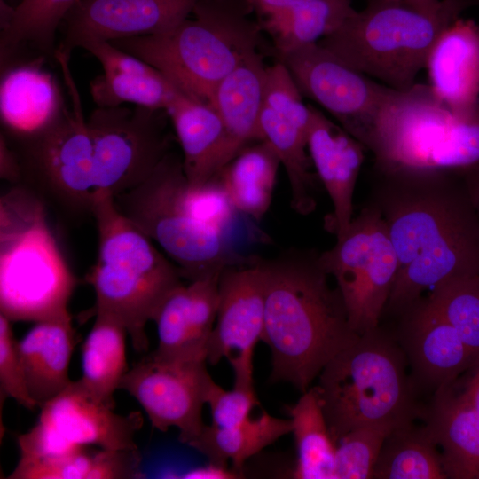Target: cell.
Wrapping results in <instances>:
<instances>
[{
  "instance_id": "10",
  "label": "cell",
  "mask_w": 479,
  "mask_h": 479,
  "mask_svg": "<svg viewBox=\"0 0 479 479\" xmlns=\"http://www.w3.org/2000/svg\"><path fill=\"white\" fill-rule=\"evenodd\" d=\"M69 58L59 51L55 54L70 106L67 105L53 122L36 133L12 137L20 145L19 150L12 149L21 165L22 184L26 180L25 185L30 188L33 185L32 190L38 188L67 211L92 216L96 192L93 145L78 89L69 69Z\"/></svg>"
},
{
  "instance_id": "2",
  "label": "cell",
  "mask_w": 479,
  "mask_h": 479,
  "mask_svg": "<svg viewBox=\"0 0 479 479\" xmlns=\"http://www.w3.org/2000/svg\"><path fill=\"white\" fill-rule=\"evenodd\" d=\"M264 326L261 341L271 352L270 380L302 392L325 365L359 335L351 329L344 302L331 287L318 253L292 250L263 260Z\"/></svg>"
},
{
  "instance_id": "4",
  "label": "cell",
  "mask_w": 479,
  "mask_h": 479,
  "mask_svg": "<svg viewBox=\"0 0 479 479\" xmlns=\"http://www.w3.org/2000/svg\"><path fill=\"white\" fill-rule=\"evenodd\" d=\"M248 0H199L164 33L109 42L153 66L189 96L210 105L218 84L258 51L261 26Z\"/></svg>"
},
{
  "instance_id": "22",
  "label": "cell",
  "mask_w": 479,
  "mask_h": 479,
  "mask_svg": "<svg viewBox=\"0 0 479 479\" xmlns=\"http://www.w3.org/2000/svg\"><path fill=\"white\" fill-rule=\"evenodd\" d=\"M266 67L257 51L230 73L213 94L210 105L217 111L224 130L218 172L247 143L261 140L260 117L263 108Z\"/></svg>"
},
{
  "instance_id": "28",
  "label": "cell",
  "mask_w": 479,
  "mask_h": 479,
  "mask_svg": "<svg viewBox=\"0 0 479 479\" xmlns=\"http://www.w3.org/2000/svg\"><path fill=\"white\" fill-rule=\"evenodd\" d=\"M82 349L78 380L95 399L114 407V393L128 372L124 325L112 315L96 313Z\"/></svg>"
},
{
  "instance_id": "23",
  "label": "cell",
  "mask_w": 479,
  "mask_h": 479,
  "mask_svg": "<svg viewBox=\"0 0 479 479\" xmlns=\"http://www.w3.org/2000/svg\"><path fill=\"white\" fill-rule=\"evenodd\" d=\"M404 314L410 355L417 373L439 389L450 386L474 358L459 335L426 299L420 298Z\"/></svg>"
},
{
  "instance_id": "40",
  "label": "cell",
  "mask_w": 479,
  "mask_h": 479,
  "mask_svg": "<svg viewBox=\"0 0 479 479\" xmlns=\"http://www.w3.org/2000/svg\"><path fill=\"white\" fill-rule=\"evenodd\" d=\"M92 454L86 448L69 455L19 459L9 479H86Z\"/></svg>"
},
{
  "instance_id": "21",
  "label": "cell",
  "mask_w": 479,
  "mask_h": 479,
  "mask_svg": "<svg viewBox=\"0 0 479 479\" xmlns=\"http://www.w3.org/2000/svg\"><path fill=\"white\" fill-rule=\"evenodd\" d=\"M43 57L4 67L0 84V114L12 137L36 133L67 106L60 87L45 67ZM4 68V67H2Z\"/></svg>"
},
{
  "instance_id": "6",
  "label": "cell",
  "mask_w": 479,
  "mask_h": 479,
  "mask_svg": "<svg viewBox=\"0 0 479 479\" xmlns=\"http://www.w3.org/2000/svg\"><path fill=\"white\" fill-rule=\"evenodd\" d=\"M75 286L43 199L15 185L0 199V313L12 322L54 317L68 310Z\"/></svg>"
},
{
  "instance_id": "45",
  "label": "cell",
  "mask_w": 479,
  "mask_h": 479,
  "mask_svg": "<svg viewBox=\"0 0 479 479\" xmlns=\"http://www.w3.org/2000/svg\"><path fill=\"white\" fill-rule=\"evenodd\" d=\"M238 475V473L230 471L227 467L209 462L208 466L194 468L180 477L188 479H231L237 478Z\"/></svg>"
},
{
  "instance_id": "38",
  "label": "cell",
  "mask_w": 479,
  "mask_h": 479,
  "mask_svg": "<svg viewBox=\"0 0 479 479\" xmlns=\"http://www.w3.org/2000/svg\"><path fill=\"white\" fill-rule=\"evenodd\" d=\"M294 76L286 64L279 60L266 67L263 85V105L287 121L309 131L311 106L302 100Z\"/></svg>"
},
{
  "instance_id": "35",
  "label": "cell",
  "mask_w": 479,
  "mask_h": 479,
  "mask_svg": "<svg viewBox=\"0 0 479 479\" xmlns=\"http://www.w3.org/2000/svg\"><path fill=\"white\" fill-rule=\"evenodd\" d=\"M178 87L158 69L150 73L104 71L90 82L97 106L111 107L129 103L166 110Z\"/></svg>"
},
{
  "instance_id": "43",
  "label": "cell",
  "mask_w": 479,
  "mask_h": 479,
  "mask_svg": "<svg viewBox=\"0 0 479 479\" xmlns=\"http://www.w3.org/2000/svg\"><path fill=\"white\" fill-rule=\"evenodd\" d=\"M21 459L59 457L76 452L86 446H76L63 439L48 424L38 420L17 438Z\"/></svg>"
},
{
  "instance_id": "27",
  "label": "cell",
  "mask_w": 479,
  "mask_h": 479,
  "mask_svg": "<svg viewBox=\"0 0 479 479\" xmlns=\"http://www.w3.org/2000/svg\"><path fill=\"white\" fill-rule=\"evenodd\" d=\"M427 429L448 478L479 479V412L450 386L439 389Z\"/></svg>"
},
{
  "instance_id": "19",
  "label": "cell",
  "mask_w": 479,
  "mask_h": 479,
  "mask_svg": "<svg viewBox=\"0 0 479 479\" xmlns=\"http://www.w3.org/2000/svg\"><path fill=\"white\" fill-rule=\"evenodd\" d=\"M365 151L358 140L311 106L308 152L332 202L333 212L326 225L336 237L347 230L354 217L355 187Z\"/></svg>"
},
{
  "instance_id": "47",
  "label": "cell",
  "mask_w": 479,
  "mask_h": 479,
  "mask_svg": "<svg viewBox=\"0 0 479 479\" xmlns=\"http://www.w3.org/2000/svg\"><path fill=\"white\" fill-rule=\"evenodd\" d=\"M463 173L479 216V167L465 170Z\"/></svg>"
},
{
  "instance_id": "36",
  "label": "cell",
  "mask_w": 479,
  "mask_h": 479,
  "mask_svg": "<svg viewBox=\"0 0 479 479\" xmlns=\"http://www.w3.org/2000/svg\"><path fill=\"white\" fill-rule=\"evenodd\" d=\"M426 300L458 332L475 365L479 361V274L444 281L433 287Z\"/></svg>"
},
{
  "instance_id": "46",
  "label": "cell",
  "mask_w": 479,
  "mask_h": 479,
  "mask_svg": "<svg viewBox=\"0 0 479 479\" xmlns=\"http://www.w3.org/2000/svg\"><path fill=\"white\" fill-rule=\"evenodd\" d=\"M474 371L459 394L479 412V361L472 367Z\"/></svg>"
},
{
  "instance_id": "16",
  "label": "cell",
  "mask_w": 479,
  "mask_h": 479,
  "mask_svg": "<svg viewBox=\"0 0 479 479\" xmlns=\"http://www.w3.org/2000/svg\"><path fill=\"white\" fill-rule=\"evenodd\" d=\"M199 0H77L65 16L56 51L71 55L91 42L164 33L187 18Z\"/></svg>"
},
{
  "instance_id": "8",
  "label": "cell",
  "mask_w": 479,
  "mask_h": 479,
  "mask_svg": "<svg viewBox=\"0 0 479 479\" xmlns=\"http://www.w3.org/2000/svg\"><path fill=\"white\" fill-rule=\"evenodd\" d=\"M367 151L373 168L465 171L479 167V113L452 111L428 85L394 90Z\"/></svg>"
},
{
  "instance_id": "15",
  "label": "cell",
  "mask_w": 479,
  "mask_h": 479,
  "mask_svg": "<svg viewBox=\"0 0 479 479\" xmlns=\"http://www.w3.org/2000/svg\"><path fill=\"white\" fill-rule=\"evenodd\" d=\"M265 275L263 260L225 268L219 279L216 323L207 345V362L225 357L234 387L254 389V350L264 326Z\"/></svg>"
},
{
  "instance_id": "37",
  "label": "cell",
  "mask_w": 479,
  "mask_h": 479,
  "mask_svg": "<svg viewBox=\"0 0 479 479\" xmlns=\"http://www.w3.org/2000/svg\"><path fill=\"white\" fill-rule=\"evenodd\" d=\"M395 427L385 423L365 425L340 438L336 443L334 479L373 478L384 441Z\"/></svg>"
},
{
  "instance_id": "34",
  "label": "cell",
  "mask_w": 479,
  "mask_h": 479,
  "mask_svg": "<svg viewBox=\"0 0 479 479\" xmlns=\"http://www.w3.org/2000/svg\"><path fill=\"white\" fill-rule=\"evenodd\" d=\"M436 446L426 427L414 428L411 420L395 427L384 441L373 478H448Z\"/></svg>"
},
{
  "instance_id": "31",
  "label": "cell",
  "mask_w": 479,
  "mask_h": 479,
  "mask_svg": "<svg viewBox=\"0 0 479 479\" xmlns=\"http://www.w3.org/2000/svg\"><path fill=\"white\" fill-rule=\"evenodd\" d=\"M308 132L263 105L260 117L261 140L279 157L289 181L291 207L302 216L316 208L318 181L308 152Z\"/></svg>"
},
{
  "instance_id": "20",
  "label": "cell",
  "mask_w": 479,
  "mask_h": 479,
  "mask_svg": "<svg viewBox=\"0 0 479 479\" xmlns=\"http://www.w3.org/2000/svg\"><path fill=\"white\" fill-rule=\"evenodd\" d=\"M428 84L452 111L479 113V24L462 17L438 37L427 59Z\"/></svg>"
},
{
  "instance_id": "41",
  "label": "cell",
  "mask_w": 479,
  "mask_h": 479,
  "mask_svg": "<svg viewBox=\"0 0 479 479\" xmlns=\"http://www.w3.org/2000/svg\"><path fill=\"white\" fill-rule=\"evenodd\" d=\"M212 423L218 428H230L246 420L259 403L254 389L235 388L225 390L215 381L207 398Z\"/></svg>"
},
{
  "instance_id": "32",
  "label": "cell",
  "mask_w": 479,
  "mask_h": 479,
  "mask_svg": "<svg viewBox=\"0 0 479 479\" xmlns=\"http://www.w3.org/2000/svg\"><path fill=\"white\" fill-rule=\"evenodd\" d=\"M289 433H292L290 419L277 418L263 412L257 418L248 417L230 428L205 425L187 445L211 463L227 467L232 461L235 470H241L248 458Z\"/></svg>"
},
{
  "instance_id": "24",
  "label": "cell",
  "mask_w": 479,
  "mask_h": 479,
  "mask_svg": "<svg viewBox=\"0 0 479 479\" xmlns=\"http://www.w3.org/2000/svg\"><path fill=\"white\" fill-rule=\"evenodd\" d=\"M75 343V334L68 310L35 322L17 341L27 387L38 407L72 381L68 371Z\"/></svg>"
},
{
  "instance_id": "25",
  "label": "cell",
  "mask_w": 479,
  "mask_h": 479,
  "mask_svg": "<svg viewBox=\"0 0 479 479\" xmlns=\"http://www.w3.org/2000/svg\"><path fill=\"white\" fill-rule=\"evenodd\" d=\"M263 18L279 55L316 43L355 11L351 0H248Z\"/></svg>"
},
{
  "instance_id": "7",
  "label": "cell",
  "mask_w": 479,
  "mask_h": 479,
  "mask_svg": "<svg viewBox=\"0 0 479 479\" xmlns=\"http://www.w3.org/2000/svg\"><path fill=\"white\" fill-rule=\"evenodd\" d=\"M318 376L314 388L335 444L361 426L410 421L403 357L378 328L338 352Z\"/></svg>"
},
{
  "instance_id": "5",
  "label": "cell",
  "mask_w": 479,
  "mask_h": 479,
  "mask_svg": "<svg viewBox=\"0 0 479 479\" xmlns=\"http://www.w3.org/2000/svg\"><path fill=\"white\" fill-rule=\"evenodd\" d=\"M98 244L88 282L95 292L90 316L106 313L126 327L137 352L149 346L145 326L168 294L182 283L179 268L116 208L114 197L97 191L92 204Z\"/></svg>"
},
{
  "instance_id": "30",
  "label": "cell",
  "mask_w": 479,
  "mask_h": 479,
  "mask_svg": "<svg viewBox=\"0 0 479 479\" xmlns=\"http://www.w3.org/2000/svg\"><path fill=\"white\" fill-rule=\"evenodd\" d=\"M280 161L264 141L244 148L216 177L236 211L260 220L268 211Z\"/></svg>"
},
{
  "instance_id": "42",
  "label": "cell",
  "mask_w": 479,
  "mask_h": 479,
  "mask_svg": "<svg viewBox=\"0 0 479 479\" xmlns=\"http://www.w3.org/2000/svg\"><path fill=\"white\" fill-rule=\"evenodd\" d=\"M137 448L101 449L92 454L86 479H134L144 477Z\"/></svg>"
},
{
  "instance_id": "29",
  "label": "cell",
  "mask_w": 479,
  "mask_h": 479,
  "mask_svg": "<svg viewBox=\"0 0 479 479\" xmlns=\"http://www.w3.org/2000/svg\"><path fill=\"white\" fill-rule=\"evenodd\" d=\"M77 0H21L11 8L1 2V64L12 61L26 47L54 59L60 25Z\"/></svg>"
},
{
  "instance_id": "11",
  "label": "cell",
  "mask_w": 479,
  "mask_h": 479,
  "mask_svg": "<svg viewBox=\"0 0 479 479\" xmlns=\"http://www.w3.org/2000/svg\"><path fill=\"white\" fill-rule=\"evenodd\" d=\"M318 261L336 281L353 332L360 336L377 329L398 272L381 212L365 205L335 244L318 253Z\"/></svg>"
},
{
  "instance_id": "44",
  "label": "cell",
  "mask_w": 479,
  "mask_h": 479,
  "mask_svg": "<svg viewBox=\"0 0 479 479\" xmlns=\"http://www.w3.org/2000/svg\"><path fill=\"white\" fill-rule=\"evenodd\" d=\"M0 175L1 178L14 185L22 184L23 175L20 160L3 133L0 137Z\"/></svg>"
},
{
  "instance_id": "17",
  "label": "cell",
  "mask_w": 479,
  "mask_h": 479,
  "mask_svg": "<svg viewBox=\"0 0 479 479\" xmlns=\"http://www.w3.org/2000/svg\"><path fill=\"white\" fill-rule=\"evenodd\" d=\"M221 274L172 289L158 307V345L151 353L166 359L206 360L207 345L216 319Z\"/></svg>"
},
{
  "instance_id": "39",
  "label": "cell",
  "mask_w": 479,
  "mask_h": 479,
  "mask_svg": "<svg viewBox=\"0 0 479 479\" xmlns=\"http://www.w3.org/2000/svg\"><path fill=\"white\" fill-rule=\"evenodd\" d=\"M11 322L0 313L1 397H11L22 406L35 410L38 406L27 387L23 366L17 349V340L14 338Z\"/></svg>"
},
{
  "instance_id": "12",
  "label": "cell",
  "mask_w": 479,
  "mask_h": 479,
  "mask_svg": "<svg viewBox=\"0 0 479 479\" xmlns=\"http://www.w3.org/2000/svg\"><path fill=\"white\" fill-rule=\"evenodd\" d=\"M166 110L97 106L87 119L96 192L113 197L145 181L169 151Z\"/></svg>"
},
{
  "instance_id": "9",
  "label": "cell",
  "mask_w": 479,
  "mask_h": 479,
  "mask_svg": "<svg viewBox=\"0 0 479 479\" xmlns=\"http://www.w3.org/2000/svg\"><path fill=\"white\" fill-rule=\"evenodd\" d=\"M186 183L182 158L169 152L145 181L114 196V204L163 249L189 281L251 263L255 257L235 253L224 232L190 214L183 198Z\"/></svg>"
},
{
  "instance_id": "14",
  "label": "cell",
  "mask_w": 479,
  "mask_h": 479,
  "mask_svg": "<svg viewBox=\"0 0 479 479\" xmlns=\"http://www.w3.org/2000/svg\"><path fill=\"white\" fill-rule=\"evenodd\" d=\"M206 362L149 354L128 370L119 389L139 403L153 428L166 432L176 427L178 439L187 444L206 425L202 408L214 382Z\"/></svg>"
},
{
  "instance_id": "3",
  "label": "cell",
  "mask_w": 479,
  "mask_h": 479,
  "mask_svg": "<svg viewBox=\"0 0 479 479\" xmlns=\"http://www.w3.org/2000/svg\"><path fill=\"white\" fill-rule=\"evenodd\" d=\"M479 0H369L318 43L397 91L411 89L441 34Z\"/></svg>"
},
{
  "instance_id": "33",
  "label": "cell",
  "mask_w": 479,
  "mask_h": 479,
  "mask_svg": "<svg viewBox=\"0 0 479 479\" xmlns=\"http://www.w3.org/2000/svg\"><path fill=\"white\" fill-rule=\"evenodd\" d=\"M297 448L294 477L334 479L336 444L333 440L314 387L287 407Z\"/></svg>"
},
{
  "instance_id": "18",
  "label": "cell",
  "mask_w": 479,
  "mask_h": 479,
  "mask_svg": "<svg viewBox=\"0 0 479 479\" xmlns=\"http://www.w3.org/2000/svg\"><path fill=\"white\" fill-rule=\"evenodd\" d=\"M38 420L50 425L59 436L76 446L94 444L101 449L137 448L135 436L141 429V412L126 415L93 398L80 381L69 385L41 408Z\"/></svg>"
},
{
  "instance_id": "26",
  "label": "cell",
  "mask_w": 479,
  "mask_h": 479,
  "mask_svg": "<svg viewBox=\"0 0 479 479\" xmlns=\"http://www.w3.org/2000/svg\"><path fill=\"white\" fill-rule=\"evenodd\" d=\"M182 149L189 184L200 185L218 172L224 130L217 111L179 88L166 109Z\"/></svg>"
},
{
  "instance_id": "13",
  "label": "cell",
  "mask_w": 479,
  "mask_h": 479,
  "mask_svg": "<svg viewBox=\"0 0 479 479\" xmlns=\"http://www.w3.org/2000/svg\"><path fill=\"white\" fill-rule=\"evenodd\" d=\"M303 96L366 149L395 90L349 66L318 43L280 55Z\"/></svg>"
},
{
  "instance_id": "1",
  "label": "cell",
  "mask_w": 479,
  "mask_h": 479,
  "mask_svg": "<svg viewBox=\"0 0 479 479\" xmlns=\"http://www.w3.org/2000/svg\"><path fill=\"white\" fill-rule=\"evenodd\" d=\"M373 170L368 203L385 220L398 259L384 310L403 314L424 290L479 274V216L463 171Z\"/></svg>"
}]
</instances>
